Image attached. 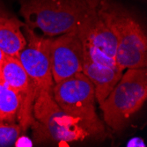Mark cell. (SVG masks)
<instances>
[{
    "label": "cell",
    "mask_w": 147,
    "mask_h": 147,
    "mask_svg": "<svg viewBox=\"0 0 147 147\" xmlns=\"http://www.w3.org/2000/svg\"><path fill=\"white\" fill-rule=\"evenodd\" d=\"M24 24L0 5V49L6 56L17 57L26 45Z\"/></svg>",
    "instance_id": "10"
},
{
    "label": "cell",
    "mask_w": 147,
    "mask_h": 147,
    "mask_svg": "<svg viewBox=\"0 0 147 147\" xmlns=\"http://www.w3.org/2000/svg\"><path fill=\"white\" fill-rule=\"evenodd\" d=\"M35 142L72 143L92 138L78 120L65 113L53 98L52 92L39 90L33 106Z\"/></svg>",
    "instance_id": "3"
},
{
    "label": "cell",
    "mask_w": 147,
    "mask_h": 147,
    "mask_svg": "<svg viewBox=\"0 0 147 147\" xmlns=\"http://www.w3.org/2000/svg\"><path fill=\"white\" fill-rule=\"evenodd\" d=\"M123 71L118 67L102 65L89 60L83 62L82 72L90 79L94 86L95 99L100 104L123 76Z\"/></svg>",
    "instance_id": "11"
},
{
    "label": "cell",
    "mask_w": 147,
    "mask_h": 147,
    "mask_svg": "<svg viewBox=\"0 0 147 147\" xmlns=\"http://www.w3.org/2000/svg\"><path fill=\"white\" fill-rule=\"evenodd\" d=\"M49 57L55 83L82 72L83 46L77 29L56 37H50Z\"/></svg>",
    "instance_id": "8"
},
{
    "label": "cell",
    "mask_w": 147,
    "mask_h": 147,
    "mask_svg": "<svg viewBox=\"0 0 147 147\" xmlns=\"http://www.w3.org/2000/svg\"><path fill=\"white\" fill-rule=\"evenodd\" d=\"M83 46L85 60L117 67L116 38L98 11V6L89 12L77 28Z\"/></svg>",
    "instance_id": "6"
},
{
    "label": "cell",
    "mask_w": 147,
    "mask_h": 147,
    "mask_svg": "<svg viewBox=\"0 0 147 147\" xmlns=\"http://www.w3.org/2000/svg\"><path fill=\"white\" fill-rule=\"evenodd\" d=\"M22 131L23 129L20 124L0 123V146H12L16 144Z\"/></svg>",
    "instance_id": "13"
},
{
    "label": "cell",
    "mask_w": 147,
    "mask_h": 147,
    "mask_svg": "<svg viewBox=\"0 0 147 147\" xmlns=\"http://www.w3.org/2000/svg\"><path fill=\"white\" fill-rule=\"evenodd\" d=\"M98 11L116 38L117 67L122 71L146 68L147 36L134 13L112 0H100Z\"/></svg>",
    "instance_id": "2"
},
{
    "label": "cell",
    "mask_w": 147,
    "mask_h": 147,
    "mask_svg": "<svg viewBox=\"0 0 147 147\" xmlns=\"http://www.w3.org/2000/svg\"><path fill=\"white\" fill-rule=\"evenodd\" d=\"M5 55L4 54V52L0 49V67H1V65H2V63L4 61V58H5Z\"/></svg>",
    "instance_id": "14"
},
{
    "label": "cell",
    "mask_w": 147,
    "mask_h": 147,
    "mask_svg": "<svg viewBox=\"0 0 147 147\" xmlns=\"http://www.w3.org/2000/svg\"><path fill=\"white\" fill-rule=\"evenodd\" d=\"M20 107L17 92L5 81L0 67V123H14Z\"/></svg>",
    "instance_id": "12"
},
{
    "label": "cell",
    "mask_w": 147,
    "mask_h": 147,
    "mask_svg": "<svg viewBox=\"0 0 147 147\" xmlns=\"http://www.w3.org/2000/svg\"><path fill=\"white\" fill-rule=\"evenodd\" d=\"M100 0H20L25 25L47 37H56L78 28Z\"/></svg>",
    "instance_id": "1"
},
{
    "label": "cell",
    "mask_w": 147,
    "mask_h": 147,
    "mask_svg": "<svg viewBox=\"0 0 147 147\" xmlns=\"http://www.w3.org/2000/svg\"><path fill=\"white\" fill-rule=\"evenodd\" d=\"M5 81L14 90L20 98V107L18 114L19 124L23 130L34 124L33 106L37 94V87L16 57L6 56L1 65Z\"/></svg>",
    "instance_id": "9"
},
{
    "label": "cell",
    "mask_w": 147,
    "mask_h": 147,
    "mask_svg": "<svg viewBox=\"0 0 147 147\" xmlns=\"http://www.w3.org/2000/svg\"><path fill=\"white\" fill-rule=\"evenodd\" d=\"M146 98L147 69H128L100 104L105 123L115 131L122 130L142 108Z\"/></svg>",
    "instance_id": "5"
},
{
    "label": "cell",
    "mask_w": 147,
    "mask_h": 147,
    "mask_svg": "<svg viewBox=\"0 0 147 147\" xmlns=\"http://www.w3.org/2000/svg\"><path fill=\"white\" fill-rule=\"evenodd\" d=\"M26 45L20 51L17 59L26 72L35 84L37 90H46L52 92L54 86L49 57L50 37L37 34L24 24Z\"/></svg>",
    "instance_id": "7"
},
{
    "label": "cell",
    "mask_w": 147,
    "mask_h": 147,
    "mask_svg": "<svg viewBox=\"0 0 147 147\" xmlns=\"http://www.w3.org/2000/svg\"><path fill=\"white\" fill-rule=\"evenodd\" d=\"M52 95L60 108L78 120L92 138L106 136L104 125L96 114L94 86L83 72L56 83Z\"/></svg>",
    "instance_id": "4"
}]
</instances>
